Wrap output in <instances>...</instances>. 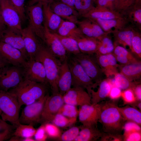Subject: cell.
<instances>
[{"label":"cell","instance_id":"1","mask_svg":"<svg viewBox=\"0 0 141 141\" xmlns=\"http://www.w3.org/2000/svg\"><path fill=\"white\" fill-rule=\"evenodd\" d=\"M47 85L24 79L8 91L16 98L20 107L32 103L47 94Z\"/></svg>","mask_w":141,"mask_h":141},{"label":"cell","instance_id":"2","mask_svg":"<svg viewBox=\"0 0 141 141\" xmlns=\"http://www.w3.org/2000/svg\"><path fill=\"white\" fill-rule=\"evenodd\" d=\"M100 105L98 122L102 125L103 132L121 134L125 120L121 115L118 106L109 101Z\"/></svg>","mask_w":141,"mask_h":141},{"label":"cell","instance_id":"3","mask_svg":"<svg viewBox=\"0 0 141 141\" xmlns=\"http://www.w3.org/2000/svg\"><path fill=\"white\" fill-rule=\"evenodd\" d=\"M34 59L43 65L46 74V84L50 86L52 94L59 93L57 82L62 62L54 55L47 47L42 45Z\"/></svg>","mask_w":141,"mask_h":141},{"label":"cell","instance_id":"4","mask_svg":"<svg viewBox=\"0 0 141 141\" xmlns=\"http://www.w3.org/2000/svg\"><path fill=\"white\" fill-rule=\"evenodd\" d=\"M21 107L16 97L8 91L0 90V112L2 120L16 127L19 124Z\"/></svg>","mask_w":141,"mask_h":141},{"label":"cell","instance_id":"5","mask_svg":"<svg viewBox=\"0 0 141 141\" xmlns=\"http://www.w3.org/2000/svg\"><path fill=\"white\" fill-rule=\"evenodd\" d=\"M67 60L72 76V86L86 89L90 96L91 90L96 85L71 55H67Z\"/></svg>","mask_w":141,"mask_h":141},{"label":"cell","instance_id":"6","mask_svg":"<svg viewBox=\"0 0 141 141\" xmlns=\"http://www.w3.org/2000/svg\"><path fill=\"white\" fill-rule=\"evenodd\" d=\"M24 79L23 67L8 65L0 68V90L8 91Z\"/></svg>","mask_w":141,"mask_h":141},{"label":"cell","instance_id":"7","mask_svg":"<svg viewBox=\"0 0 141 141\" xmlns=\"http://www.w3.org/2000/svg\"><path fill=\"white\" fill-rule=\"evenodd\" d=\"M71 55L80 64L95 83L98 84L102 80L103 73L98 63L95 55L80 52Z\"/></svg>","mask_w":141,"mask_h":141},{"label":"cell","instance_id":"8","mask_svg":"<svg viewBox=\"0 0 141 141\" xmlns=\"http://www.w3.org/2000/svg\"><path fill=\"white\" fill-rule=\"evenodd\" d=\"M49 94L33 103L26 105L19 118L20 123L34 126L40 123L42 114L46 100Z\"/></svg>","mask_w":141,"mask_h":141},{"label":"cell","instance_id":"9","mask_svg":"<svg viewBox=\"0 0 141 141\" xmlns=\"http://www.w3.org/2000/svg\"><path fill=\"white\" fill-rule=\"evenodd\" d=\"M27 12L29 19L28 25L36 35L43 40L44 26L43 4L39 2L32 5H28Z\"/></svg>","mask_w":141,"mask_h":141},{"label":"cell","instance_id":"10","mask_svg":"<svg viewBox=\"0 0 141 141\" xmlns=\"http://www.w3.org/2000/svg\"><path fill=\"white\" fill-rule=\"evenodd\" d=\"M3 19L7 27L21 34V20L16 10L9 0H0Z\"/></svg>","mask_w":141,"mask_h":141},{"label":"cell","instance_id":"11","mask_svg":"<svg viewBox=\"0 0 141 141\" xmlns=\"http://www.w3.org/2000/svg\"><path fill=\"white\" fill-rule=\"evenodd\" d=\"M64 103L62 95L60 93L49 95L44 106L40 123L51 122Z\"/></svg>","mask_w":141,"mask_h":141},{"label":"cell","instance_id":"12","mask_svg":"<svg viewBox=\"0 0 141 141\" xmlns=\"http://www.w3.org/2000/svg\"><path fill=\"white\" fill-rule=\"evenodd\" d=\"M0 58L9 65L22 67H24L27 61L20 51L1 41Z\"/></svg>","mask_w":141,"mask_h":141},{"label":"cell","instance_id":"13","mask_svg":"<svg viewBox=\"0 0 141 141\" xmlns=\"http://www.w3.org/2000/svg\"><path fill=\"white\" fill-rule=\"evenodd\" d=\"M23 68L24 79L46 84L45 71L40 62L34 59H29Z\"/></svg>","mask_w":141,"mask_h":141},{"label":"cell","instance_id":"14","mask_svg":"<svg viewBox=\"0 0 141 141\" xmlns=\"http://www.w3.org/2000/svg\"><path fill=\"white\" fill-rule=\"evenodd\" d=\"M79 121L86 126H96L98 121L100 105L98 103L85 104L80 106Z\"/></svg>","mask_w":141,"mask_h":141},{"label":"cell","instance_id":"15","mask_svg":"<svg viewBox=\"0 0 141 141\" xmlns=\"http://www.w3.org/2000/svg\"><path fill=\"white\" fill-rule=\"evenodd\" d=\"M44 26L43 40L52 53L62 63L67 58V52L59 39L54 33L50 31L46 26Z\"/></svg>","mask_w":141,"mask_h":141},{"label":"cell","instance_id":"16","mask_svg":"<svg viewBox=\"0 0 141 141\" xmlns=\"http://www.w3.org/2000/svg\"><path fill=\"white\" fill-rule=\"evenodd\" d=\"M62 96L64 103L76 106L91 104L90 95L81 87L71 88Z\"/></svg>","mask_w":141,"mask_h":141},{"label":"cell","instance_id":"17","mask_svg":"<svg viewBox=\"0 0 141 141\" xmlns=\"http://www.w3.org/2000/svg\"><path fill=\"white\" fill-rule=\"evenodd\" d=\"M0 41L17 49L21 51L27 61L28 60L21 34L7 27L0 34Z\"/></svg>","mask_w":141,"mask_h":141},{"label":"cell","instance_id":"18","mask_svg":"<svg viewBox=\"0 0 141 141\" xmlns=\"http://www.w3.org/2000/svg\"><path fill=\"white\" fill-rule=\"evenodd\" d=\"M21 34L29 59H34L41 45L37 38V36L29 25L22 29Z\"/></svg>","mask_w":141,"mask_h":141},{"label":"cell","instance_id":"19","mask_svg":"<svg viewBox=\"0 0 141 141\" xmlns=\"http://www.w3.org/2000/svg\"><path fill=\"white\" fill-rule=\"evenodd\" d=\"M95 55L103 74L107 78L118 72V68L119 64L112 53L105 55L95 54Z\"/></svg>","mask_w":141,"mask_h":141},{"label":"cell","instance_id":"20","mask_svg":"<svg viewBox=\"0 0 141 141\" xmlns=\"http://www.w3.org/2000/svg\"><path fill=\"white\" fill-rule=\"evenodd\" d=\"M77 24L82 33L90 37L99 40L103 36L110 34L104 32L101 26L94 21L86 18Z\"/></svg>","mask_w":141,"mask_h":141},{"label":"cell","instance_id":"21","mask_svg":"<svg viewBox=\"0 0 141 141\" xmlns=\"http://www.w3.org/2000/svg\"><path fill=\"white\" fill-rule=\"evenodd\" d=\"M50 5L53 11L61 18L77 24L78 18L79 16L75 8L60 1H53Z\"/></svg>","mask_w":141,"mask_h":141},{"label":"cell","instance_id":"22","mask_svg":"<svg viewBox=\"0 0 141 141\" xmlns=\"http://www.w3.org/2000/svg\"><path fill=\"white\" fill-rule=\"evenodd\" d=\"M138 29L131 25L123 28L113 31L114 44L121 45L126 48L128 46L131 50V42L136 31Z\"/></svg>","mask_w":141,"mask_h":141},{"label":"cell","instance_id":"23","mask_svg":"<svg viewBox=\"0 0 141 141\" xmlns=\"http://www.w3.org/2000/svg\"><path fill=\"white\" fill-rule=\"evenodd\" d=\"M67 60L61 63L57 82L59 92L62 96L72 86V76Z\"/></svg>","mask_w":141,"mask_h":141},{"label":"cell","instance_id":"24","mask_svg":"<svg viewBox=\"0 0 141 141\" xmlns=\"http://www.w3.org/2000/svg\"><path fill=\"white\" fill-rule=\"evenodd\" d=\"M91 19L108 20L125 17L121 13L106 8L95 7L83 17Z\"/></svg>","mask_w":141,"mask_h":141},{"label":"cell","instance_id":"25","mask_svg":"<svg viewBox=\"0 0 141 141\" xmlns=\"http://www.w3.org/2000/svg\"><path fill=\"white\" fill-rule=\"evenodd\" d=\"M44 25L51 32L55 33L63 20L51 9L50 4H43Z\"/></svg>","mask_w":141,"mask_h":141},{"label":"cell","instance_id":"26","mask_svg":"<svg viewBox=\"0 0 141 141\" xmlns=\"http://www.w3.org/2000/svg\"><path fill=\"white\" fill-rule=\"evenodd\" d=\"M97 85L99 87L96 91L92 89L90 91L91 104L98 103L108 97L113 85L111 80L109 78L102 79Z\"/></svg>","mask_w":141,"mask_h":141},{"label":"cell","instance_id":"27","mask_svg":"<svg viewBox=\"0 0 141 141\" xmlns=\"http://www.w3.org/2000/svg\"><path fill=\"white\" fill-rule=\"evenodd\" d=\"M75 39L77 41L81 52L87 54L93 55L97 52L98 40L87 37L83 33Z\"/></svg>","mask_w":141,"mask_h":141},{"label":"cell","instance_id":"28","mask_svg":"<svg viewBox=\"0 0 141 141\" xmlns=\"http://www.w3.org/2000/svg\"><path fill=\"white\" fill-rule=\"evenodd\" d=\"M92 20L98 24L104 32L109 34L114 31L123 28L129 23L125 17L108 20L98 19Z\"/></svg>","mask_w":141,"mask_h":141},{"label":"cell","instance_id":"29","mask_svg":"<svg viewBox=\"0 0 141 141\" xmlns=\"http://www.w3.org/2000/svg\"><path fill=\"white\" fill-rule=\"evenodd\" d=\"M114 45L112 54L117 62L120 65L137 63L140 62L136 59L126 48L119 45L114 44Z\"/></svg>","mask_w":141,"mask_h":141},{"label":"cell","instance_id":"30","mask_svg":"<svg viewBox=\"0 0 141 141\" xmlns=\"http://www.w3.org/2000/svg\"><path fill=\"white\" fill-rule=\"evenodd\" d=\"M79 134L74 141H95L100 138L101 132L96 126H86L82 125Z\"/></svg>","mask_w":141,"mask_h":141},{"label":"cell","instance_id":"31","mask_svg":"<svg viewBox=\"0 0 141 141\" xmlns=\"http://www.w3.org/2000/svg\"><path fill=\"white\" fill-rule=\"evenodd\" d=\"M120 73L130 81H133L140 79L141 75V63L125 65H119Z\"/></svg>","mask_w":141,"mask_h":141},{"label":"cell","instance_id":"32","mask_svg":"<svg viewBox=\"0 0 141 141\" xmlns=\"http://www.w3.org/2000/svg\"><path fill=\"white\" fill-rule=\"evenodd\" d=\"M76 24L63 20L55 33L61 36L75 38L82 33Z\"/></svg>","mask_w":141,"mask_h":141},{"label":"cell","instance_id":"33","mask_svg":"<svg viewBox=\"0 0 141 141\" xmlns=\"http://www.w3.org/2000/svg\"><path fill=\"white\" fill-rule=\"evenodd\" d=\"M121 14L132 25L141 31V5L134 4Z\"/></svg>","mask_w":141,"mask_h":141},{"label":"cell","instance_id":"34","mask_svg":"<svg viewBox=\"0 0 141 141\" xmlns=\"http://www.w3.org/2000/svg\"><path fill=\"white\" fill-rule=\"evenodd\" d=\"M118 108L125 121L134 122L141 126V111L128 105L123 107H118Z\"/></svg>","mask_w":141,"mask_h":141},{"label":"cell","instance_id":"35","mask_svg":"<svg viewBox=\"0 0 141 141\" xmlns=\"http://www.w3.org/2000/svg\"><path fill=\"white\" fill-rule=\"evenodd\" d=\"M54 33L61 41L67 54H67L75 55L81 52L77 42L74 38L61 36L56 33Z\"/></svg>","mask_w":141,"mask_h":141},{"label":"cell","instance_id":"36","mask_svg":"<svg viewBox=\"0 0 141 141\" xmlns=\"http://www.w3.org/2000/svg\"><path fill=\"white\" fill-rule=\"evenodd\" d=\"M109 34L103 36L98 40L97 52L96 54L105 55L112 53L115 45Z\"/></svg>","mask_w":141,"mask_h":141},{"label":"cell","instance_id":"37","mask_svg":"<svg viewBox=\"0 0 141 141\" xmlns=\"http://www.w3.org/2000/svg\"><path fill=\"white\" fill-rule=\"evenodd\" d=\"M114 76L113 80H111L113 85L115 86L121 90L132 89L138 82L131 81L120 73H117Z\"/></svg>","mask_w":141,"mask_h":141},{"label":"cell","instance_id":"38","mask_svg":"<svg viewBox=\"0 0 141 141\" xmlns=\"http://www.w3.org/2000/svg\"><path fill=\"white\" fill-rule=\"evenodd\" d=\"M94 0H74L75 9L79 16L83 17L94 8Z\"/></svg>","mask_w":141,"mask_h":141},{"label":"cell","instance_id":"39","mask_svg":"<svg viewBox=\"0 0 141 141\" xmlns=\"http://www.w3.org/2000/svg\"><path fill=\"white\" fill-rule=\"evenodd\" d=\"M36 131L33 125L20 123L16 127L13 134L23 138L32 137L34 136Z\"/></svg>","mask_w":141,"mask_h":141},{"label":"cell","instance_id":"40","mask_svg":"<svg viewBox=\"0 0 141 141\" xmlns=\"http://www.w3.org/2000/svg\"><path fill=\"white\" fill-rule=\"evenodd\" d=\"M58 113L61 114L69 119L73 124L76 121L79 110L76 106L64 103Z\"/></svg>","mask_w":141,"mask_h":141},{"label":"cell","instance_id":"41","mask_svg":"<svg viewBox=\"0 0 141 141\" xmlns=\"http://www.w3.org/2000/svg\"><path fill=\"white\" fill-rule=\"evenodd\" d=\"M131 51L138 57L141 58V34L138 30L135 32L132 38Z\"/></svg>","mask_w":141,"mask_h":141},{"label":"cell","instance_id":"42","mask_svg":"<svg viewBox=\"0 0 141 141\" xmlns=\"http://www.w3.org/2000/svg\"><path fill=\"white\" fill-rule=\"evenodd\" d=\"M80 131L79 128L73 126L62 133L56 140L61 141H74Z\"/></svg>","mask_w":141,"mask_h":141},{"label":"cell","instance_id":"43","mask_svg":"<svg viewBox=\"0 0 141 141\" xmlns=\"http://www.w3.org/2000/svg\"><path fill=\"white\" fill-rule=\"evenodd\" d=\"M45 130L48 137L56 139L60 137L62 134L59 127L52 123L44 124Z\"/></svg>","mask_w":141,"mask_h":141},{"label":"cell","instance_id":"44","mask_svg":"<svg viewBox=\"0 0 141 141\" xmlns=\"http://www.w3.org/2000/svg\"><path fill=\"white\" fill-rule=\"evenodd\" d=\"M135 0H115L114 10L122 13L134 4Z\"/></svg>","mask_w":141,"mask_h":141},{"label":"cell","instance_id":"45","mask_svg":"<svg viewBox=\"0 0 141 141\" xmlns=\"http://www.w3.org/2000/svg\"><path fill=\"white\" fill-rule=\"evenodd\" d=\"M51 123L59 127L65 128L73 125L68 118L58 113L53 119Z\"/></svg>","mask_w":141,"mask_h":141},{"label":"cell","instance_id":"46","mask_svg":"<svg viewBox=\"0 0 141 141\" xmlns=\"http://www.w3.org/2000/svg\"><path fill=\"white\" fill-rule=\"evenodd\" d=\"M9 0L19 15L21 21H24L26 18L25 0Z\"/></svg>","mask_w":141,"mask_h":141},{"label":"cell","instance_id":"47","mask_svg":"<svg viewBox=\"0 0 141 141\" xmlns=\"http://www.w3.org/2000/svg\"><path fill=\"white\" fill-rule=\"evenodd\" d=\"M121 97L125 104H131L137 101L133 90L129 89L122 92Z\"/></svg>","mask_w":141,"mask_h":141},{"label":"cell","instance_id":"48","mask_svg":"<svg viewBox=\"0 0 141 141\" xmlns=\"http://www.w3.org/2000/svg\"><path fill=\"white\" fill-rule=\"evenodd\" d=\"M141 132L133 131L124 132L123 135V141H140L141 140Z\"/></svg>","mask_w":141,"mask_h":141},{"label":"cell","instance_id":"49","mask_svg":"<svg viewBox=\"0 0 141 141\" xmlns=\"http://www.w3.org/2000/svg\"><path fill=\"white\" fill-rule=\"evenodd\" d=\"M100 141H123V136L121 134L102 133Z\"/></svg>","mask_w":141,"mask_h":141},{"label":"cell","instance_id":"50","mask_svg":"<svg viewBox=\"0 0 141 141\" xmlns=\"http://www.w3.org/2000/svg\"><path fill=\"white\" fill-rule=\"evenodd\" d=\"M123 130L124 132H127L133 131H141L140 126L134 122L127 121L123 125Z\"/></svg>","mask_w":141,"mask_h":141},{"label":"cell","instance_id":"51","mask_svg":"<svg viewBox=\"0 0 141 141\" xmlns=\"http://www.w3.org/2000/svg\"><path fill=\"white\" fill-rule=\"evenodd\" d=\"M34 136L36 141H44L46 140L48 137L45 130L44 124H42L36 130Z\"/></svg>","mask_w":141,"mask_h":141},{"label":"cell","instance_id":"52","mask_svg":"<svg viewBox=\"0 0 141 141\" xmlns=\"http://www.w3.org/2000/svg\"><path fill=\"white\" fill-rule=\"evenodd\" d=\"M115 0H95V3L96 7L106 8L114 10L113 7L114 2Z\"/></svg>","mask_w":141,"mask_h":141},{"label":"cell","instance_id":"53","mask_svg":"<svg viewBox=\"0 0 141 141\" xmlns=\"http://www.w3.org/2000/svg\"><path fill=\"white\" fill-rule=\"evenodd\" d=\"M121 90L115 85H113L109 92L108 97L112 100L118 99L121 97Z\"/></svg>","mask_w":141,"mask_h":141},{"label":"cell","instance_id":"54","mask_svg":"<svg viewBox=\"0 0 141 141\" xmlns=\"http://www.w3.org/2000/svg\"><path fill=\"white\" fill-rule=\"evenodd\" d=\"M13 128L7 129L0 132V141L5 140L10 138L13 134Z\"/></svg>","mask_w":141,"mask_h":141},{"label":"cell","instance_id":"55","mask_svg":"<svg viewBox=\"0 0 141 141\" xmlns=\"http://www.w3.org/2000/svg\"><path fill=\"white\" fill-rule=\"evenodd\" d=\"M137 101H141V85L139 82H138L132 89Z\"/></svg>","mask_w":141,"mask_h":141},{"label":"cell","instance_id":"56","mask_svg":"<svg viewBox=\"0 0 141 141\" xmlns=\"http://www.w3.org/2000/svg\"><path fill=\"white\" fill-rule=\"evenodd\" d=\"M15 126L10 125L6 121L0 119V132L4 131L7 129L13 128Z\"/></svg>","mask_w":141,"mask_h":141},{"label":"cell","instance_id":"57","mask_svg":"<svg viewBox=\"0 0 141 141\" xmlns=\"http://www.w3.org/2000/svg\"><path fill=\"white\" fill-rule=\"evenodd\" d=\"M53 0H30L28 3V6L34 5L38 2H41L43 4H50Z\"/></svg>","mask_w":141,"mask_h":141},{"label":"cell","instance_id":"58","mask_svg":"<svg viewBox=\"0 0 141 141\" xmlns=\"http://www.w3.org/2000/svg\"><path fill=\"white\" fill-rule=\"evenodd\" d=\"M6 28V26L3 21L0 6V34Z\"/></svg>","mask_w":141,"mask_h":141},{"label":"cell","instance_id":"59","mask_svg":"<svg viewBox=\"0 0 141 141\" xmlns=\"http://www.w3.org/2000/svg\"><path fill=\"white\" fill-rule=\"evenodd\" d=\"M60 1L75 8L74 6V0H60Z\"/></svg>","mask_w":141,"mask_h":141},{"label":"cell","instance_id":"60","mask_svg":"<svg viewBox=\"0 0 141 141\" xmlns=\"http://www.w3.org/2000/svg\"><path fill=\"white\" fill-rule=\"evenodd\" d=\"M9 65L0 58V68Z\"/></svg>","mask_w":141,"mask_h":141},{"label":"cell","instance_id":"61","mask_svg":"<svg viewBox=\"0 0 141 141\" xmlns=\"http://www.w3.org/2000/svg\"><path fill=\"white\" fill-rule=\"evenodd\" d=\"M35 139H34L32 137H28L27 138H23L22 141H35Z\"/></svg>","mask_w":141,"mask_h":141},{"label":"cell","instance_id":"62","mask_svg":"<svg viewBox=\"0 0 141 141\" xmlns=\"http://www.w3.org/2000/svg\"><path fill=\"white\" fill-rule=\"evenodd\" d=\"M134 5H141V0H135Z\"/></svg>","mask_w":141,"mask_h":141},{"label":"cell","instance_id":"63","mask_svg":"<svg viewBox=\"0 0 141 141\" xmlns=\"http://www.w3.org/2000/svg\"><path fill=\"white\" fill-rule=\"evenodd\" d=\"M0 115H1V113H0Z\"/></svg>","mask_w":141,"mask_h":141},{"label":"cell","instance_id":"64","mask_svg":"<svg viewBox=\"0 0 141 141\" xmlns=\"http://www.w3.org/2000/svg\"><path fill=\"white\" fill-rule=\"evenodd\" d=\"M94 0V1H95V0Z\"/></svg>","mask_w":141,"mask_h":141}]
</instances>
